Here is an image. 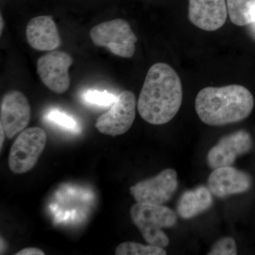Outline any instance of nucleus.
Wrapping results in <instances>:
<instances>
[{"label":"nucleus","instance_id":"nucleus-13","mask_svg":"<svg viewBox=\"0 0 255 255\" xmlns=\"http://www.w3.org/2000/svg\"><path fill=\"white\" fill-rule=\"evenodd\" d=\"M26 37L29 46L40 51H53L61 44L59 31L50 16L31 18L26 26Z\"/></svg>","mask_w":255,"mask_h":255},{"label":"nucleus","instance_id":"nucleus-9","mask_svg":"<svg viewBox=\"0 0 255 255\" xmlns=\"http://www.w3.org/2000/svg\"><path fill=\"white\" fill-rule=\"evenodd\" d=\"M31 119V107L26 96L19 91L7 92L3 97L0 110V125L5 135L12 138L22 132Z\"/></svg>","mask_w":255,"mask_h":255},{"label":"nucleus","instance_id":"nucleus-15","mask_svg":"<svg viewBox=\"0 0 255 255\" xmlns=\"http://www.w3.org/2000/svg\"><path fill=\"white\" fill-rule=\"evenodd\" d=\"M228 14L239 26L255 22V0H227Z\"/></svg>","mask_w":255,"mask_h":255},{"label":"nucleus","instance_id":"nucleus-22","mask_svg":"<svg viewBox=\"0 0 255 255\" xmlns=\"http://www.w3.org/2000/svg\"><path fill=\"white\" fill-rule=\"evenodd\" d=\"M4 20H3L2 16H0V34L2 33L3 29H4Z\"/></svg>","mask_w":255,"mask_h":255},{"label":"nucleus","instance_id":"nucleus-23","mask_svg":"<svg viewBox=\"0 0 255 255\" xmlns=\"http://www.w3.org/2000/svg\"><path fill=\"white\" fill-rule=\"evenodd\" d=\"M252 26H253V29H254V31H255V23H252Z\"/></svg>","mask_w":255,"mask_h":255},{"label":"nucleus","instance_id":"nucleus-11","mask_svg":"<svg viewBox=\"0 0 255 255\" xmlns=\"http://www.w3.org/2000/svg\"><path fill=\"white\" fill-rule=\"evenodd\" d=\"M189 18L196 27L214 31L222 27L228 16L227 0H189Z\"/></svg>","mask_w":255,"mask_h":255},{"label":"nucleus","instance_id":"nucleus-14","mask_svg":"<svg viewBox=\"0 0 255 255\" xmlns=\"http://www.w3.org/2000/svg\"><path fill=\"white\" fill-rule=\"evenodd\" d=\"M211 194L209 188L204 186L185 191L178 203V214L182 219H190L204 212L212 206Z\"/></svg>","mask_w":255,"mask_h":255},{"label":"nucleus","instance_id":"nucleus-16","mask_svg":"<svg viewBox=\"0 0 255 255\" xmlns=\"http://www.w3.org/2000/svg\"><path fill=\"white\" fill-rule=\"evenodd\" d=\"M117 255H166L163 248L152 245L145 246L133 242H125L117 247Z\"/></svg>","mask_w":255,"mask_h":255},{"label":"nucleus","instance_id":"nucleus-1","mask_svg":"<svg viewBox=\"0 0 255 255\" xmlns=\"http://www.w3.org/2000/svg\"><path fill=\"white\" fill-rule=\"evenodd\" d=\"M183 90L180 78L170 65L154 64L147 72L137 101L140 117L152 125L170 122L182 103Z\"/></svg>","mask_w":255,"mask_h":255},{"label":"nucleus","instance_id":"nucleus-21","mask_svg":"<svg viewBox=\"0 0 255 255\" xmlns=\"http://www.w3.org/2000/svg\"><path fill=\"white\" fill-rule=\"evenodd\" d=\"M4 130L2 126L0 125V135H1V137H0V147H2L3 142H4Z\"/></svg>","mask_w":255,"mask_h":255},{"label":"nucleus","instance_id":"nucleus-20","mask_svg":"<svg viewBox=\"0 0 255 255\" xmlns=\"http://www.w3.org/2000/svg\"><path fill=\"white\" fill-rule=\"evenodd\" d=\"M16 255H44V252L36 248H28L21 250Z\"/></svg>","mask_w":255,"mask_h":255},{"label":"nucleus","instance_id":"nucleus-19","mask_svg":"<svg viewBox=\"0 0 255 255\" xmlns=\"http://www.w3.org/2000/svg\"><path fill=\"white\" fill-rule=\"evenodd\" d=\"M46 117L51 122H54L61 127L69 129V130H76L78 128V124L74 120V119L60 111H50L47 113Z\"/></svg>","mask_w":255,"mask_h":255},{"label":"nucleus","instance_id":"nucleus-10","mask_svg":"<svg viewBox=\"0 0 255 255\" xmlns=\"http://www.w3.org/2000/svg\"><path fill=\"white\" fill-rule=\"evenodd\" d=\"M252 147L251 135L245 130L228 134L209 150L208 164L211 169L229 167L240 155L249 152Z\"/></svg>","mask_w":255,"mask_h":255},{"label":"nucleus","instance_id":"nucleus-5","mask_svg":"<svg viewBox=\"0 0 255 255\" xmlns=\"http://www.w3.org/2000/svg\"><path fill=\"white\" fill-rule=\"evenodd\" d=\"M46 132L38 127L29 128L20 133L10 149L8 165L15 174L33 168L46 147Z\"/></svg>","mask_w":255,"mask_h":255},{"label":"nucleus","instance_id":"nucleus-2","mask_svg":"<svg viewBox=\"0 0 255 255\" xmlns=\"http://www.w3.org/2000/svg\"><path fill=\"white\" fill-rule=\"evenodd\" d=\"M254 98L246 87L238 85L208 87L198 93L196 113L201 122L211 127L236 123L249 117Z\"/></svg>","mask_w":255,"mask_h":255},{"label":"nucleus","instance_id":"nucleus-18","mask_svg":"<svg viewBox=\"0 0 255 255\" xmlns=\"http://www.w3.org/2000/svg\"><path fill=\"white\" fill-rule=\"evenodd\" d=\"M85 100L90 103L100 106L113 105L117 97L107 92H100L97 90H90L85 94Z\"/></svg>","mask_w":255,"mask_h":255},{"label":"nucleus","instance_id":"nucleus-7","mask_svg":"<svg viewBox=\"0 0 255 255\" xmlns=\"http://www.w3.org/2000/svg\"><path fill=\"white\" fill-rule=\"evenodd\" d=\"M177 187V172L166 169L155 177L132 186L130 192L137 202L162 205L172 198Z\"/></svg>","mask_w":255,"mask_h":255},{"label":"nucleus","instance_id":"nucleus-4","mask_svg":"<svg viewBox=\"0 0 255 255\" xmlns=\"http://www.w3.org/2000/svg\"><path fill=\"white\" fill-rule=\"evenodd\" d=\"M90 36L96 46L103 47L111 53L124 58L133 56L136 36L130 24L122 18H116L96 25Z\"/></svg>","mask_w":255,"mask_h":255},{"label":"nucleus","instance_id":"nucleus-8","mask_svg":"<svg viewBox=\"0 0 255 255\" xmlns=\"http://www.w3.org/2000/svg\"><path fill=\"white\" fill-rule=\"evenodd\" d=\"M73 62V58L68 53L53 50L38 60L37 73L50 90L63 94L70 87L69 68Z\"/></svg>","mask_w":255,"mask_h":255},{"label":"nucleus","instance_id":"nucleus-3","mask_svg":"<svg viewBox=\"0 0 255 255\" xmlns=\"http://www.w3.org/2000/svg\"><path fill=\"white\" fill-rule=\"evenodd\" d=\"M130 217L149 245L160 248L168 246L169 238L162 229L173 227L177 223V214L172 209L137 202L130 209Z\"/></svg>","mask_w":255,"mask_h":255},{"label":"nucleus","instance_id":"nucleus-17","mask_svg":"<svg viewBox=\"0 0 255 255\" xmlns=\"http://www.w3.org/2000/svg\"><path fill=\"white\" fill-rule=\"evenodd\" d=\"M209 255H237V246L236 241L232 238L226 237L221 238L216 242L211 251L208 253Z\"/></svg>","mask_w":255,"mask_h":255},{"label":"nucleus","instance_id":"nucleus-6","mask_svg":"<svg viewBox=\"0 0 255 255\" xmlns=\"http://www.w3.org/2000/svg\"><path fill=\"white\" fill-rule=\"evenodd\" d=\"M135 107L136 100L132 92L125 90L121 92L110 110L97 119L96 128L105 135H123L133 124Z\"/></svg>","mask_w":255,"mask_h":255},{"label":"nucleus","instance_id":"nucleus-12","mask_svg":"<svg viewBox=\"0 0 255 255\" xmlns=\"http://www.w3.org/2000/svg\"><path fill=\"white\" fill-rule=\"evenodd\" d=\"M251 184V178L248 174L231 166L214 169L208 180L210 191L219 198L246 192Z\"/></svg>","mask_w":255,"mask_h":255}]
</instances>
